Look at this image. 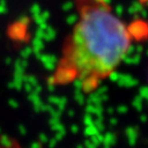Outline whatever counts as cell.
I'll return each instance as SVG.
<instances>
[{
	"label": "cell",
	"mask_w": 148,
	"mask_h": 148,
	"mask_svg": "<svg viewBox=\"0 0 148 148\" xmlns=\"http://www.w3.org/2000/svg\"><path fill=\"white\" fill-rule=\"evenodd\" d=\"M78 18L65 40L49 82L92 92L125 60L132 33L106 0H75Z\"/></svg>",
	"instance_id": "obj_1"
},
{
	"label": "cell",
	"mask_w": 148,
	"mask_h": 148,
	"mask_svg": "<svg viewBox=\"0 0 148 148\" xmlns=\"http://www.w3.org/2000/svg\"><path fill=\"white\" fill-rule=\"evenodd\" d=\"M0 148H16V147L12 146L9 143H4V142L1 140V141H0Z\"/></svg>",
	"instance_id": "obj_2"
}]
</instances>
